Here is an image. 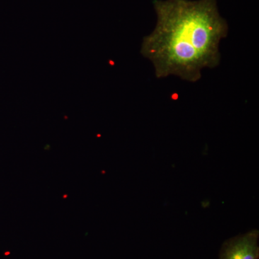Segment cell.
I'll return each instance as SVG.
<instances>
[{"label": "cell", "instance_id": "6da1fadb", "mask_svg": "<svg viewBox=\"0 0 259 259\" xmlns=\"http://www.w3.org/2000/svg\"><path fill=\"white\" fill-rule=\"evenodd\" d=\"M153 6L157 24L144 37L141 54L152 62L156 77L174 75L196 82L202 69L219 65L228 26L216 0H154Z\"/></svg>", "mask_w": 259, "mask_h": 259}, {"label": "cell", "instance_id": "7a4b0ae2", "mask_svg": "<svg viewBox=\"0 0 259 259\" xmlns=\"http://www.w3.org/2000/svg\"><path fill=\"white\" fill-rule=\"evenodd\" d=\"M258 231L248 232L225 243L220 259H258Z\"/></svg>", "mask_w": 259, "mask_h": 259}]
</instances>
